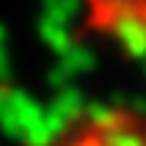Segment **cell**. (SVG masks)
Returning a JSON list of instances; mask_svg holds the SVG:
<instances>
[{"instance_id": "cell-2", "label": "cell", "mask_w": 146, "mask_h": 146, "mask_svg": "<svg viewBox=\"0 0 146 146\" xmlns=\"http://www.w3.org/2000/svg\"><path fill=\"white\" fill-rule=\"evenodd\" d=\"M72 146H146V130L141 124H108L99 130L83 135L80 141H74Z\"/></svg>"}, {"instance_id": "cell-1", "label": "cell", "mask_w": 146, "mask_h": 146, "mask_svg": "<svg viewBox=\"0 0 146 146\" xmlns=\"http://www.w3.org/2000/svg\"><path fill=\"white\" fill-rule=\"evenodd\" d=\"M94 25L146 58V0H88Z\"/></svg>"}]
</instances>
